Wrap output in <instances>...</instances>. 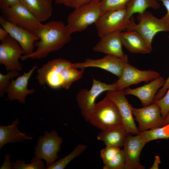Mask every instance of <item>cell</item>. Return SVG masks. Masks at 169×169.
Here are the masks:
<instances>
[{"instance_id": "cell-4", "label": "cell", "mask_w": 169, "mask_h": 169, "mask_svg": "<svg viewBox=\"0 0 169 169\" xmlns=\"http://www.w3.org/2000/svg\"><path fill=\"white\" fill-rule=\"evenodd\" d=\"M138 19L139 23H136L132 16L126 30H134L137 32L152 50V43L154 37L159 32H169V25L161 18H157L148 11L139 14Z\"/></svg>"}, {"instance_id": "cell-10", "label": "cell", "mask_w": 169, "mask_h": 169, "mask_svg": "<svg viewBox=\"0 0 169 169\" xmlns=\"http://www.w3.org/2000/svg\"><path fill=\"white\" fill-rule=\"evenodd\" d=\"M160 76V74L156 71L141 70L128 62L125 65L121 76L113 84L115 90H121L142 82L151 81Z\"/></svg>"}, {"instance_id": "cell-29", "label": "cell", "mask_w": 169, "mask_h": 169, "mask_svg": "<svg viewBox=\"0 0 169 169\" xmlns=\"http://www.w3.org/2000/svg\"><path fill=\"white\" fill-rule=\"evenodd\" d=\"M19 74V72L16 70L10 71L7 74H3L0 73V96L2 97L8 87L12 79L17 77Z\"/></svg>"}, {"instance_id": "cell-40", "label": "cell", "mask_w": 169, "mask_h": 169, "mask_svg": "<svg viewBox=\"0 0 169 169\" xmlns=\"http://www.w3.org/2000/svg\"><path fill=\"white\" fill-rule=\"evenodd\" d=\"M93 0H76L74 8L87 4Z\"/></svg>"}, {"instance_id": "cell-8", "label": "cell", "mask_w": 169, "mask_h": 169, "mask_svg": "<svg viewBox=\"0 0 169 169\" xmlns=\"http://www.w3.org/2000/svg\"><path fill=\"white\" fill-rule=\"evenodd\" d=\"M115 90L112 84H107L93 78L90 89H82L77 93L76 100L80 109L82 115L85 120L89 122L90 114L92 112L97 98L105 91Z\"/></svg>"}, {"instance_id": "cell-19", "label": "cell", "mask_w": 169, "mask_h": 169, "mask_svg": "<svg viewBox=\"0 0 169 169\" xmlns=\"http://www.w3.org/2000/svg\"><path fill=\"white\" fill-rule=\"evenodd\" d=\"M121 32H115L100 38V40L93 47V50L95 52L103 53L106 55L124 57L125 54L122 48Z\"/></svg>"}, {"instance_id": "cell-15", "label": "cell", "mask_w": 169, "mask_h": 169, "mask_svg": "<svg viewBox=\"0 0 169 169\" xmlns=\"http://www.w3.org/2000/svg\"><path fill=\"white\" fill-rule=\"evenodd\" d=\"M107 96L116 105L120 114L123 126L128 133L134 135L140 134L134 121L131 111L132 105L125 97L123 90L107 91Z\"/></svg>"}, {"instance_id": "cell-13", "label": "cell", "mask_w": 169, "mask_h": 169, "mask_svg": "<svg viewBox=\"0 0 169 169\" xmlns=\"http://www.w3.org/2000/svg\"><path fill=\"white\" fill-rule=\"evenodd\" d=\"M128 62V57L126 54L122 57L106 55L99 59H86L83 62L74 63V66L80 69L91 67L100 68L115 75L119 78L125 65Z\"/></svg>"}, {"instance_id": "cell-33", "label": "cell", "mask_w": 169, "mask_h": 169, "mask_svg": "<svg viewBox=\"0 0 169 169\" xmlns=\"http://www.w3.org/2000/svg\"><path fill=\"white\" fill-rule=\"evenodd\" d=\"M169 86V76L165 80V84L163 86L161 87L155 95L154 100H158L163 97L165 95Z\"/></svg>"}, {"instance_id": "cell-2", "label": "cell", "mask_w": 169, "mask_h": 169, "mask_svg": "<svg viewBox=\"0 0 169 169\" xmlns=\"http://www.w3.org/2000/svg\"><path fill=\"white\" fill-rule=\"evenodd\" d=\"M89 122L101 130L123 126L118 107L106 95L100 101L95 103Z\"/></svg>"}, {"instance_id": "cell-6", "label": "cell", "mask_w": 169, "mask_h": 169, "mask_svg": "<svg viewBox=\"0 0 169 169\" xmlns=\"http://www.w3.org/2000/svg\"><path fill=\"white\" fill-rule=\"evenodd\" d=\"M63 141V138L54 130L49 132L46 131L43 135L39 137L34 154V156L45 161L46 169L59 158L58 153Z\"/></svg>"}, {"instance_id": "cell-20", "label": "cell", "mask_w": 169, "mask_h": 169, "mask_svg": "<svg viewBox=\"0 0 169 169\" xmlns=\"http://www.w3.org/2000/svg\"><path fill=\"white\" fill-rule=\"evenodd\" d=\"M120 38L123 46L130 53L144 54L152 51L142 36L135 30L122 31Z\"/></svg>"}, {"instance_id": "cell-14", "label": "cell", "mask_w": 169, "mask_h": 169, "mask_svg": "<svg viewBox=\"0 0 169 169\" xmlns=\"http://www.w3.org/2000/svg\"><path fill=\"white\" fill-rule=\"evenodd\" d=\"M132 134H127L123 146L125 169H144L145 167L141 163L140 155L146 143L140 134L134 136Z\"/></svg>"}, {"instance_id": "cell-1", "label": "cell", "mask_w": 169, "mask_h": 169, "mask_svg": "<svg viewBox=\"0 0 169 169\" xmlns=\"http://www.w3.org/2000/svg\"><path fill=\"white\" fill-rule=\"evenodd\" d=\"M71 34L62 21H51L44 24L41 23L35 33L39 38L34 43L36 50L29 55H22L20 59L24 61L28 58L39 59L46 58L50 53L59 50L69 42Z\"/></svg>"}, {"instance_id": "cell-38", "label": "cell", "mask_w": 169, "mask_h": 169, "mask_svg": "<svg viewBox=\"0 0 169 169\" xmlns=\"http://www.w3.org/2000/svg\"><path fill=\"white\" fill-rule=\"evenodd\" d=\"M161 160L160 157L156 155L155 156V160L152 166L150 168V169H158L159 164L161 163Z\"/></svg>"}, {"instance_id": "cell-21", "label": "cell", "mask_w": 169, "mask_h": 169, "mask_svg": "<svg viewBox=\"0 0 169 169\" xmlns=\"http://www.w3.org/2000/svg\"><path fill=\"white\" fill-rule=\"evenodd\" d=\"M19 120L16 119L8 125H0V150L6 144L9 143L20 142L25 140L33 139L25 133L21 132L18 127Z\"/></svg>"}, {"instance_id": "cell-24", "label": "cell", "mask_w": 169, "mask_h": 169, "mask_svg": "<svg viewBox=\"0 0 169 169\" xmlns=\"http://www.w3.org/2000/svg\"><path fill=\"white\" fill-rule=\"evenodd\" d=\"M160 7L157 0H131L126 6L127 17L130 19L134 13L141 14L148 8L157 9Z\"/></svg>"}, {"instance_id": "cell-11", "label": "cell", "mask_w": 169, "mask_h": 169, "mask_svg": "<svg viewBox=\"0 0 169 169\" xmlns=\"http://www.w3.org/2000/svg\"><path fill=\"white\" fill-rule=\"evenodd\" d=\"M132 114L138 122V129L141 132L162 126L164 122L160 108L153 102L150 105L137 108L131 107Z\"/></svg>"}, {"instance_id": "cell-5", "label": "cell", "mask_w": 169, "mask_h": 169, "mask_svg": "<svg viewBox=\"0 0 169 169\" xmlns=\"http://www.w3.org/2000/svg\"><path fill=\"white\" fill-rule=\"evenodd\" d=\"M73 64L61 58L49 61L38 69L36 79L41 86L47 84L54 89L62 87L66 70Z\"/></svg>"}, {"instance_id": "cell-35", "label": "cell", "mask_w": 169, "mask_h": 169, "mask_svg": "<svg viewBox=\"0 0 169 169\" xmlns=\"http://www.w3.org/2000/svg\"><path fill=\"white\" fill-rule=\"evenodd\" d=\"M161 1L166 9L167 13L161 18L166 23L169 25V0H157Z\"/></svg>"}, {"instance_id": "cell-12", "label": "cell", "mask_w": 169, "mask_h": 169, "mask_svg": "<svg viewBox=\"0 0 169 169\" xmlns=\"http://www.w3.org/2000/svg\"><path fill=\"white\" fill-rule=\"evenodd\" d=\"M1 41L0 44V64L4 65L9 71L22 70L18 59L24 54L19 44L9 35Z\"/></svg>"}, {"instance_id": "cell-18", "label": "cell", "mask_w": 169, "mask_h": 169, "mask_svg": "<svg viewBox=\"0 0 169 169\" xmlns=\"http://www.w3.org/2000/svg\"><path fill=\"white\" fill-rule=\"evenodd\" d=\"M165 80L161 76L135 89L127 88L123 90L125 95H132L137 97L144 106L152 103L158 89L165 84Z\"/></svg>"}, {"instance_id": "cell-7", "label": "cell", "mask_w": 169, "mask_h": 169, "mask_svg": "<svg viewBox=\"0 0 169 169\" xmlns=\"http://www.w3.org/2000/svg\"><path fill=\"white\" fill-rule=\"evenodd\" d=\"M130 18L127 17L126 7L104 13L95 23L99 36L126 30Z\"/></svg>"}, {"instance_id": "cell-26", "label": "cell", "mask_w": 169, "mask_h": 169, "mask_svg": "<svg viewBox=\"0 0 169 169\" xmlns=\"http://www.w3.org/2000/svg\"><path fill=\"white\" fill-rule=\"evenodd\" d=\"M140 134L146 143L155 140L169 139V123L160 127L141 132Z\"/></svg>"}, {"instance_id": "cell-39", "label": "cell", "mask_w": 169, "mask_h": 169, "mask_svg": "<svg viewBox=\"0 0 169 169\" xmlns=\"http://www.w3.org/2000/svg\"><path fill=\"white\" fill-rule=\"evenodd\" d=\"M9 35L8 32L3 28H0V40H2Z\"/></svg>"}, {"instance_id": "cell-9", "label": "cell", "mask_w": 169, "mask_h": 169, "mask_svg": "<svg viewBox=\"0 0 169 169\" xmlns=\"http://www.w3.org/2000/svg\"><path fill=\"white\" fill-rule=\"evenodd\" d=\"M10 22L32 32H35L41 23L23 4L19 3L1 9Z\"/></svg>"}, {"instance_id": "cell-28", "label": "cell", "mask_w": 169, "mask_h": 169, "mask_svg": "<svg viewBox=\"0 0 169 169\" xmlns=\"http://www.w3.org/2000/svg\"><path fill=\"white\" fill-rule=\"evenodd\" d=\"M131 0H101L102 14L108 11L125 7Z\"/></svg>"}, {"instance_id": "cell-30", "label": "cell", "mask_w": 169, "mask_h": 169, "mask_svg": "<svg viewBox=\"0 0 169 169\" xmlns=\"http://www.w3.org/2000/svg\"><path fill=\"white\" fill-rule=\"evenodd\" d=\"M125 158L123 150L113 159L104 164L103 169H125Z\"/></svg>"}, {"instance_id": "cell-23", "label": "cell", "mask_w": 169, "mask_h": 169, "mask_svg": "<svg viewBox=\"0 0 169 169\" xmlns=\"http://www.w3.org/2000/svg\"><path fill=\"white\" fill-rule=\"evenodd\" d=\"M128 133L123 126L101 130L97 136V139L103 141L106 146L121 148L123 146Z\"/></svg>"}, {"instance_id": "cell-37", "label": "cell", "mask_w": 169, "mask_h": 169, "mask_svg": "<svg viewBox=\"0 0 169 169\" xmlns=\"http://www.w3.org/2000/svg\"><path fill=\"white\" fill-rule=\"evenodd\" d=\"M76 0H55L56 4H63L66 7L74 8Z\"/></svg>"}, {"instance_id": "cell-31", "label": "cell", "mask_w": 169, "mask_h": 169, "mask_svg": "<svg viewBox=\"0 0 169 169\" xmlns=\"http://www.w3.org/2000/svg\"><path fill=\"white\" fill-rule=\"evenodd\" d=\"M121 150V148L113 146H106L102 149L100 157L104 164L115 158Z\"/></svg>"}, {"instance_id": "cell-34", "label": "cell", "mask_w": 169, "mask_h": 169, "mask_svg": "<svg viewBox=\"0 0 169 169\" xmlns=\"http://www.w3.org/2000/svg\"><path fill=\"white\" fill-rule=\"evenodd\" d=\"M21 0H0V8L11 6L20 3Z\"/></svg>"}, {"instance_id": "cell-3", "label": "cell", "mask_w": 169, "mask_h": 169, "mask_svg": "<svg viewBox=\"0 0 169 169\" xmlns=\"http://www.w3.org/2000/svg\"><path fill=\"white\" fill-rule=\"evenodd\" d=\"M101 0H93L74 8L68 16L66 25L71 34L84 30L95 23L102 14Z\"/></svg>"}, {"instance_id": "cell-27", "label": "cell", "mask_w": 169, "mask_h": 169, "mask_svg": "<svg viewBox=\"0 0 169 169\" xmlns=\"http://www.w3.org/2000/svg\"><path fill=\"white\" fill-rule=\"evenodd\" d=\"M12 169H46L43 160L34 156L31 160V163H25L24 160L17 159L12 163Z\"/></svg>"}, {"instance_id": "cell-25", "label": "cell", "mask_w": 169, "mask_h": 169, "mask_svg": "<svg viewBox=\"0 0 169 169\" xmlns=\"http://www.w3.org/2000/svg\"><path fill=\"white\" fill-rule=\"evenodd\" d=\"M87 146L80 144L77 145L73 151L65 156L56 161L47 169H64L75 158L81 154L86 149Z\"/></svg>"}, {"instance_id": "cell-22", "label": "cell", "mask_w": 169, "mask_h": 169, "mask_svg": "<svg viewBox=\"0 0 169 169\" xmlns=\"http://www.w3.org/2000/svg\"><path fill=\"white\" fill-rule=\"evenodd\" d=\"M20 3L41 23L48 19L52 15V0H21Z\"/></svg>"}, {"instance_id": "cell-32", "label": "cell", "mask_w": 169, "mask_h": 169, "mask_svg": "<svg viewBox=\"0 0 169 169\" xmlns=\"http://www.w3.org/2000/svg\"><path fill=\"white\" fill-rule=\"evenodd\" d=\"M164 96L158 100H154V101L159 106L161 115L164 119L169 111V86Z\"/></svg>"}, {"instance_id": "cell-16", "label": "cell", "mask_w": 169, "mask_h": 169, "mask_svg": "<svg viewBox=\"0 0 169 169\" xmlns=\"http://www.w3.org/2000/svg\"><path fill=\"white\" fill-rule=\"evenodd\" d=\"M0 24L8 33L9 35L16 40L23 49L24 54L27 55L34 51V43L39 38L30 31L16 25L0 16Z\"/></svg>"}, {"instance_id": "cell-41", "label": "cell", "mask_w": 169, "mask_h": 169, "mask_svg": "<svg viewBox=\"0 0 169 169\" xmlns=\"http://www.w3.org/2000/svg\"><path fill=\"white\" fill-rule=\"evenodd\" d=\"M169 123V111L167 114L166 117L164 119V122L163 124V125H165Z\"/></svg>"}, {"instance_id": "cell-17", "label": "cell", "mask_w": 169, "mask_h": 169, "mask_svg": "<svg viewBox=\"0 0 169 169\" xmlns=\"http://www.w3.org/2000/svg\"><path fill=\"white\" fill-rule=\"evenodd\" d=\"M37 68V65L35 64L28 72H24L15 79L13 78L11 79L10 84L6 91L9 100H17L21 103L24 104L25 102L26 96L35 92L34 89H28L27 87L29 79Z\"/></svg>"}, {"instance_id": "cell-36", "label": "cell", "mask_w": 169, "mask_h": 169, "mask_svg": "<svg viewBox=\"0 0 169 169\" xmlns=\"http://www.w3.org/2000/svg\"><path fill=\"white\" fill-rule=\"evenodd\" d=\"M10 154L9 153H7L4 156L3 162L0 167V169H12V163L10 161Z\"/></svg>"}]
</instances>
